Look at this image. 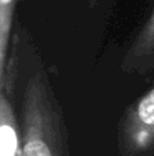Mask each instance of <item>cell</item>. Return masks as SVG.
<instances>
[{
	"instance_id": "cell-1",
	"label": "cell",
	"mask_w": 154,
	"mask_h": 156,
	"mask_svg": "<svg viewBox=\"0 0 154 156\" xmlns=\"http://www.w3.org/2000/svg\"><path fill=\"white\" fill-rule=\"evenodd\" d=\"M21 82V156H70L68 130L49 73L39 53L23 29L12 37L11 53Z\"/></svg>"
},
{
	"instance_id": "cell-2",
	"label": "cell",
	"mask_w": 154,
	"mask_h": 156,
	"mask_svg": "<svg viewBox=\"0 0 154 156\" xmlns=\"http://www.w3.org/2000/svg\"><path fill=\"white\" fill-rule=\"evenodd\" d=\"M119 156L154 155V88L127 106L118 123Z\"/></svg>"
},
{
	"instance_id": "cell-3",
	"label": "cell",
	"mask_w": 154,
	"mask_h": 156,
	"mask_svg": "<svg viewBox=\"0 0 154 156\" xmlns=\"http://www.w3.org/2000/svg\"><path fill=\"white\" fill-rule=\"evenodd\" d=\"M121 70L128 74H147L154 70V8L122 56Z\"/></svg>"
},
{
	"instance_id": "cell-4",
	"label": "cell",
	"mask_w": 154,
	"mask_h": 156,
	"mask_svg": "<svg viewBox=\"0 0 154 156\" xmlns=\"http://www.w3.org/2000/svg\"><path fill=\"white\" fill-rule=\"evenodd\" d=\"M14 97L15 94L0 91V156H21V129Z\"/></svg>"
},
{
	"instance_id": "cell-5",
	"label": "cell",
	"mask_w": 154,
	"mask_h": 156,
	"mask_svg": "<svg viewBox=\"0 0 154 156\" xmlns=\"http://www.w3.org/2000/svg\"><path fill=\"white\" fill-rule=\"evenodd\" d=\"M100 2H101V0H86V3H88V6H89V8H94V6H97Z\"/></svg>"
}]
</instances>
